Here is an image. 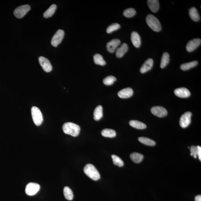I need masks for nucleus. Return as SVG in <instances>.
Instances as JSON below:
<instances>
[{
    "mask_svg": "<svg viewBox=\"0 0 201 201\" xmlns=\"http://www.w3.org/2000/svg\"><path fill=\"white\" fill-rule=\"evenodd\" d=\"M130 157L133 162L136 163H139L142 161L144 157L142 154L134 152L130 154Z\"/></svg>",
    "mask_w": 201,
    "mask_h": 201,
    "instance_id": "obj_22",
    "label": "nucleus"
},
{
    "mask_svg": "<svg viewBox=\"0 0 201 201\" xmlns=\"http://www.w3.org/2000/svg\"><path fill=\"white\" fill-rule=\"evenodd\" d=\"M101 134L105 137L110 138L115 137L116 135V133L115 130L108 129L103 130L101 132Z\"/></svg>",
    "mask_w": 201,
    "mask_h": 201,
    "instance_id": "obj_26",
    "label": "nucleus"
},
{
    "mask_svg": "<svg viewBox=\"0 0 201 201\" xmlns=\"http://www.w3.org/2000/svg\"><path fill=\"white\" fill-rule=\"evenodd\" d=\"M189 16L192 20L197 22L200 19V16L197 9L195 7H192L189 9Z\"/></svg>",
    "mask_w": 201,
    "mask_h": 201,
    "instance_id": "obj_19",
    "label": "nucleus"
},
{
    "mask_svg": "<svg viewBox=\"0 0 201 201\" xmlns=\"http://www.w3.org/2000/svg\"><path fill=\"white\" fill-rule=\"evenodd\" d=\"M170 61V57L168 53L164 52L162 54L161 60L160 67L161 68H164L169 64Z\"/></svg>",
    "mask_w": 201,
    "mask_h": 201,
    "instance_id": "obj_24",
    "label": "nucleus"
},
{
    "mask_svg": "<svg viewBox=\"0 0 201 201\" xmlns=\"http://www.w3.org/2000/svg\"><path fill=\"white\" fill-rule=\"evenodd\" d=\"M201 40L200 39H195L189 41L186 45L187 50L191 52L194 51L201 44Z\"/></svg>",
    "mask_w": 201,
    "mask_h": 201,
    "instance_id": "obj_11",
    "label": "nucleus"
},
{
    "mask_svg": "<svg viewBox=\"0 0 201 201\" xmlns=\"http://www.w3.org/2000/svg\"><path fill=\"white\" fill-rule=\"evenodd\" d=\"M129 124L132 127L139 129H144L147 128L145 124L140 121L133 120L130 121Z\"/></svg>",
    "mask_w": 201,
    "mask_h": 201,
    "instance_id": "obj_21",
    "label": "nucleus"
},
{
    "mask_svg": "<svg viewBox=\"0 0 201 201\" xmlns=\"http://www.w3.org/2000/svg\"><path fill=\"white\" fill-rule=\"evenodd\" d=\"M192 116V113L190 112H186L182 114L180 120V124L181 127L185 128L190 125Z\"/></svg>",
    "mask_w": 201,
    "mask_h": 201,
    "instance_id": "obj_8",
    "label": "nucleus"
},
{
    "mask_svg": "<svg viewBox=\"0 0 201 201\" xmlns=\"http://www.w3.org/2000/svg\"><path fill=\"white\" fill-rule=\"evenodd\" d=\"M131 41L134 47L139 48L141 45V39L139 34L136 31H133L131 34Z\"/></svg>",
    "mask_w": 201,
    "mask_h": 201,
    "instance_id": "obj_16",
    "label": "nucleus"
},
{
    "mask_svg": "<svg viewBox=\"0 0 201 201\" xmlns=\"http://www.w3.org/2000/svg\"><path fill=\"white\" fill-rule=\"evenodd\" d=\"M62 129L65 133L74 137L78 136L80 131V127L78 125L71 122L65 123L63 126Z\"/></svg>",
    "mask_w": 201,
    "mask_h": 201,
    "instance_id": "obj_1",
    "label": "nucleus"
},
{
    "mask_svg": "<svg viewBox=\"0 0 201 201\" xmlns=\"http://www.w3.org/2000/svg\"><path fill=\"white\" fill-rule=\"evenodd\" d=\"M151 111L154 115L159 117H165L168 113L167 109L161 106H154L151 108Z\"/></svg>",
    "mask_w": 201,
    "mask_h": 201,
    "instance_id": "obj_9",
    "label": "nucleus"
},
{
    "mask_svg": "<svg viewBox=\"0 0 201 201\" xmlns=\"http://www.w3.org/2000/svg\"><path fill=\"white\" fill-rule=\"evenodd\" d=\"M146 21L147 25L153 30L156 32H159L161 29L160 22L153 15H148L146 17Z\"/></svg>",
    "mask_w": 201,
    "mask_h": 201,
    "instance_id": "obj_2",
    "label": "nucleus"
},
{
    "mask_svg": "<svg viewBox=\"0 0 201 201\" xmlns=\"http://www.w3.org/2000/svg\"><path fill=\"white\" fill-rule=\"evenodd\" d=\"M120 43L121 41L119 39H114L111 40L107 43L106 47L107 51L110 53H114Z\"/></svg>",
    "mask_w": 201,
    "mask_h": 201,
    "instance_id": "obj_12",
    "label": "nucleus"
},
{
    "mask_svg": "<svg viewBox=\"0 0 201 201\" xmlns=\"http://www.w3.org/2000/svg\"><path fill=\"white\" fill-rule=\"evenodd\" d=\"M136 11L133 8H128L123 12V15L125 17L130 18L133 17L135 16Z\"/></svg>",
    "mask_w": 201,
    "mask_h": 201,
    "instance_id": "obj_32",
    "label": "nucleus"
},
{
    "mask_svg": "<svg viewBox=\"0 0 201 201\" xmlns=\"http://www.w3.org/2000/svg\"><path fill=\"white\" fill-rule=\"evenodd\" d=\"M153 64V60L151 58L148 59L142 65L140 69V72L142 74H144L150 70L152 69Z\"/></svg>",
    "mask_w": 201,
    "mask_h": 201,
    "instance_id": "obj_15",
    "label": "nucleus"
},
{
    "mask_svg": "<svg viewBox=\"0 0 201 201\" xmlns=\"http://www.w3.org/2000/svg\"><path fill=\"white\" fill-rule=\"evenodd\" d=\"M39 61L40 64L46 72H49L52 71V66L47 58L41 56L39 57Z\"/></svg>",
    "mask_w": 201,
    "mask_h": 201,
    "instance_id": "obj_10",
    "label": "nucleus"
},
{
    "mask_svg": "<svg viewBox=\"0 0 201 201\" xmlns=\"http://www.w3.org/2000/svg\"><path fill=\"white\" fill-rule=\"evenodd\" d=\"M198 64V62L196 61H191V62L185 63L181 65L180 68L183 71H186L192 68H194Z\"/></svg>",
    "mask_w": 201,
    "mask_h": 201,
    "instance_id": "obj_25",
    "label": "nucleus"
},
{
    "mask_svg": "<svg viewBox=\"0 0 201 201\" xmlns=\"http://www.w3.org/2000/svg\"><path fill=\"white\" fill-rule=\"evenodd\" d=\"M174 94L177 97L182 98L189 97L191 95L190 91L185 88H178L175 89Z\"/></svg>",
    "mask_w": 201,
    "mask_h": 201,
    "instance_id": "obj_13",
    "label": "nucleus"
},
{
    "mask_svg": "<svg viewBox=\"0 0 201 201\" xmlns=\"http://www.w3.org/2000/svg\"><path fill=\"white\" fill-rule=\"evenodd\" d=\"M57 6L56 5L53 4L44 13L43 16L45 18H48L51 17L54 14Z\"/></svg>",
    "mask_w": 201,
    "mask_h": 201,
    "instance_id": "obj_23",
    "label": "nucleus"
},
{
    "mask_svg": "<svg viewBox=\"0 0 201 201\" xmlns=\"http://www.w3.org/2000/svg\"><path fill=\"white\" fill-rule=\"evenodd\" d=\"M116 78L113 76H109L103 80L104 84L106 85H111L114 84L116 81Z\"/></svg>",
    "mask_w": 201,
    "mask_h": 201,
    "instance_id": "obj_31",
    "label": "nucleus"
},
{
    "mask_svg": "<svg viewBox=\"0 0 201 201\" xmlns=\"http://www.w3.org/2000/svg\"><path fill=\"white\" fill-rule=\"evenodd\" d=\"M138 140L142 143L148 146H154L156 144V142L148 138L140 137L139 138Z\"/></svg>",
    "mask_w": 201,
    "mask_h": 201,
    "instance_id": "obj_29",
    "label": "nucleus"
},
{
    "mask_svg": "<svg viewBox=\"0 0 201 201\" xmlns=\"http://www.w3.org/2000/svg\"><path fill=\"white\" fill-rule=\"evenodd\" d=\"M198 149V156L199 159L201 161V147L200 146H197Z\"/></svg>",
    "mask_w": 201,
    "mask_h": 201,
    "instance_id": "obj_35",
    "label": "nucleus"
},
{
    "mask_svg": "<svg viewBox=\"0 0 201 201\" xmlns=\"http://www.w3.org/2000/svg\"><path fill=\"white\" fill-rule=\"evenodd\" d=\"M195 201H201V196L198 195L196 196L195 198Z\"/></svg>",
    "mask_w": 201,
    "mask_h": 201,
    "instance_id": "obj_36",
    "label": "nucleus"
},
{
    "mask_svg": "<svg viewBox=\"0 0 201 201\" xmlns=\"http://www.w3.org/2000/svg\"><path fill=\"white\" fill-rule=\"evenodd\" d=\"M128 50V46L125 43H123L120 47L116 50V56L117 58H121L124 56Z\"/></svg>",
    "mask_w": 201,
    "mask_h": 201,
    "instance_id": "obj_17",
    "label": "nucleus"
},
{
    "mask_svg": "<svg viewBox=\"0 0 201 201\" xmlns=\"http://www.w3.org/2000/svg\"><path fill=\"white\" fill-rule=\"evenodd\" d=\"M147 4L151 11L154 13L157 12L159 10V4L157 0H148Z\"/></svg>",
    "mask_w": 201,
    "mask_h": 201,
    "instance_id": "obj_18",
    "label": "nucleus"
},
{
    "mask_svg": "<svg viewBox=\"0 0 201 201\" xmlns=\"http://www.w3.org/2000/svg\"><path fill=\"white\" fill-rule=\"evenodd\" d=\"M120 28V25L118 24V23H113V24H111L108 26L107 30H106V31L108 34H109V33L113 32L114 31L117 30Z\"/></svg>",
    "mask_w": 201,
    "mask_h": 201,
    "instance_id": "obj_33",
    "label": "nucleus"
},
{
    "mask_svg": "<svg viewBox=\"0 0 201 201\" xmlns=\"http://www.w3.org/2000/svg\"><path fill=\"white\" fill-rule=\"evenodd\" d=\"M191 155L193 156L195 158H196L198 152V149L197 147L192 146L190 148Z\"/></svg>",
    "mask_w": 201,
    "mask_h": 201,
    "instance_id": "obj_34",
    "label": "nucleus"
},
{
    "mask_svg": "<svg viewBox=\"0 0 201 201\" xmlns=\"http://www.w3.org/2000/svg\"><path fill=\"white\" fill-rule=\"evenodd\" d=\"M103 116V108L102 106H99L95 109L94 118L95 121H99Z\"/></svg>",
    "mask_w": 201,
    "mask_h": 201,
    "instance_id": "obj_20",
    "label": "nucleus"
},
{
    "mask_svg": "<svg viewBox=\"0 0 201 201\" xmlns=\"http://www.w3.org/2000/svg\"><path fill=\"white\" fill-rule=\"evenodd\" d=\"M64 193L65 197L68 200H72L74 198V194L71 189L68 187H64Z\"/></svg>",
    "mask_w": 201,
    "mask_h": 201,
    "instance_id": "obj_28",
    "label": "nucleus"
},
{
    "mask_svg": "<svg viewBox=\"0 0 201 201\" xmlns=\"http://www.w3.org/2000/svg\"><path fill=\"white\" fill-rule=\"evenodd\" d=\"M94 62L96 64L104 66L106 64V61L101 54H96L94 56Z\"/></svg>",
    "mask_w": 201,
    "mask_h": 201,
    "instance_id": "obj_27",
    "label": "nucleus"
},
{
    "mask_svg": "<svg viewBox=\"0 0 201 201\" xmlns=\"http://www.w3.org/2000/svg\"><path fill=\"white\" fill-rule=\"evenodd\" d=\"M30 9V6L29 5H23L16 8L14 11V14L16 17L20 19L24 17Z\"/></svg>",
    "mask_w": 201,
    "mask_h": 201,
    "instance_id": "obj_5",
    "label": "nucleus"
},
{
    "mask_svg": "<svg viewBox=\"0 0 201 201\" xmlns=\"http://www.w3.org/2000/svg\"><path fill=\"white\" fill-rule=\"evenodd\" d=\"M133 94V89L130 88H127L120 91L118 93V95L122 99H127L132 97Z\"/></svg>",
    "mask_w": 201,
    "mask_h": 201,
    "instance_id": "obj_14",
    "label": "nucleus"
},
{
    "mask_svg": "<svg viewBox=\"0 0 201 201\" xmlns=\"http://www.w3.org/2000/svg\"><path fill=\"white\" fill-rule=\"evenodd\" d=\"M33 122L36 126L41 125L43 122V116L42 113L40 109L35 106H33L31 109Z\"/></svg>",
    "mask_w": 201,
    "mask_h": 201,
    "instance_id": "obj_4",
    "label": "nucleus"
},
{
    "mask_svg": "<svg viewBox=\"0 0 201 201\" xmlns=\"http://www.w3.org/2000/svg\"><path fill=\"white\" fill-rule=\"evenodd\" d=\"M40 187L39 184L34 182H30L26 185L25 192L27 195L32 196L35 195L40 190Z\"/></svg>",
    "mask_w": 201,
    "mask_h": 201,
    "instance_id": "obj_6",
    "label": "nucleus"
},
{
    "mask_svg": "<svg viewBox=\"0 0 201 201\" xmlns=\"http://www.w3.org/2000/svg\"><path fill=\"white\" fill-rule=\"evenodd\" d=\"M84 172L88 177L94 181L100 178V175L97 169L91 164H88L84 168Z\"/></svg>",
    "mask_w": 201,
    "mask_h": 201,
    "instance_id": "obj_3",
    "label": "nucleus"
},
{
    "mask_svg": "<svg viewBox=\"0 0 201 201\" xmlns=\"http://www.w3.org/2000/svg\"><path fill=\"white\" fill-rule=\"evenodd\" d=\"M64 32L62 29H59L54 34L51 40V44L54 47H57L64 39Z\"/></svg>",
    "mask_w": 201,
    "mask_h": 201,
    "instance_id": "obj_7",
    "label": "nucleus"
},
{
    "mask_svg": "<svg viewBox=\"0 0 201 201\" xmlns=\"http://www.w3.org/2000/svg\"><path fill=\"white\" fill-rule=\"evenodd\" d=\"M111 157L114 165H117L119 167H122L124 165V163L120 158L114 154H113Z\"/></svg>",
    "mask_w": 201,
    "mask_h": 201,
    "instance_id": "obj_30",
    "label": "nucleus"
}]
</instances>
